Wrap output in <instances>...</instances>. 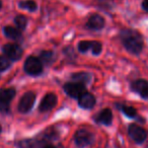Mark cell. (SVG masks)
Wrapping results in <instances>:
<instances>
[{
    "label": "cell",
    "instance_id": "cell-1",
    "mask_svg": "<svg viewBox=\"0 0 148 148\" xmlns=\"http://www.w3.org/2000/svg\"><path fill=\"white\" fill-rule=\"evenodd\" d=\"M120 40L129 53L135 55L141 53L143 49V38L138 31L133 29H123L120 32Z\"/></svg>",
    "mask_w": 148,
    "mask_h": 148
},
{
    "label": "cell",
    "instance_id": "cell-2",
    "mask_svg": "<svg viewBox=\"0 0 148 148\" xmlns=\"http://www.w3.org/2000/svg\"><path fill=\"white\" fill-rule=\"evenodd\" d=\"M15 89L4 88L0 90V113L6 114L10 111V103L15 97Z\"/></svg>",
    "mask_w": 148,
    "mask_h": 148
},
{
    "label": "cell",
    "instance_id": "cell-3",
    "mask_svg": "<svg viewBox=\"0 0 148 148\" xmlns=\"http://www.w3.org/2000/svg\"><path fill=\"white\" fill-rule=\"evenodd\" d=\"M43 63L40 58L29 56L25 62V71L32 76H38L43 72Z\"/></svg>",
    "mask_w": 148,
    "mask_h": 148
},
{
    "label": "cell",
    "instance_id": "cell-4",
    "mask_svg": "<svg viewBox=\"0 0 148 148\" xmlns=\"http://www.w3.org/2000/svg\"><path fill=\"white\" fill-rule=\"evenodd\" d=\"M93 141H95V135L85 129L78 130L74 135V142H75L76 146L80 148L89 146L93 143Z\"/></svg>",
    "mask_w": 148,
    "mask_h": 148
},
{
    "label": "cell",
    "instance_id": "cell-5",
    "mask_svg": "<svg viewBox=\"0 0 148 148\" xmlns=\"http://www.w3.org/2000/svg\"><path fill=\"white\" fill-rule=\"evenodd\" d=\"M36 93L34 91H27L25 95H23V97L21 99L18 103V106H17V109H18V112L23 114L29 113L32 109H33L34 105H35L36 101Z\"/></svg>",
    "mask_w": 148,
    "mask_h": 148
},
{
    "label": "cell",
    "instance_id": "cell-6",
    "mask_svg": "<svg viewBox=\"0 0 148 148\" xmlns=\"http://www.w3.org/2000/svg\"><path fill=\"white\" fill-rule=\"evenodd\" d=\"M2 51L10 61H16L23 57V50L18 44H6L2 47Z\"/></svg>",
    "mask_w": 148,
    "mask_h": 148
},
{
    "label": "cell",
    "instance_id": "cell-7",
    "mask_svg": "<svg viewBox=\"0 0 148 148\" xmlns=\"http://www.w3.org/2000/svg\"><path fill=\"white\" fill-rule=\"evenodd\" d=\"M64 91L66 95L73 99H78L85 91V84L81 82H67L64 84Z\"/></svg>",
    "mask_w": 148,
    "mask_h": 148
},
{
    "label": "cell",
    "instance_id": "cell-8",
    "mask_svg": "<svg viewBox=\"0 0 148 148\" xmlns=\"http://www.w3.org/2000/svg\"><path fill=\"white\" fill-rule=\"evenodd\" d=\"M128 133L136 143H143L147 138L146 130L137 124H130L129 128H128Z\"/></svg>",
    "mask_w": 148,
    "mask_h": 148
},
{
    "label": "cell",
    "instance_id": "cell-9",
    "mask_svg": "<svg viewBox=\"0 0 148 148\" xmlns=\"http://www.w3.org/2000/svg\"><path fill=\"white\" fill-rule=\"evenodd\" d=\"M105 18L101 15L95 13V14H91L89 16L85 27L88 29H91V31H99V29H103L105 27Z\"/></svg>",
    "mask_w": 148,
    "mask_h": 148
},
{
    "label": "cell",
    "instance_id": "cell-10",
    "mask_svg": "<svg viewBox=\"0 0 148 148\" xmlns=\"http://www.w3.org/2000/svg\"><path fill=\"white\" fill-rule=\"evenodd\" d=\"M57 103V97H56L55 93H47L45 97H43L41 103L39 106L40 112H48L50 110H52Z\"/></svg>",
    "mask_w": 148,
    "mask_h": 148
},
{
    "label": "cell",
    "instance_id": "cell-11",
    "mask_svg": "<svg viewBox=\"0 0 148 148\" xmlns=\"http://www.w3.org/2000/svg\"><path fill=\"white\" fill-rule=\"evenodd\" d=\"M131 88L143 99L148 97V81L144 79H137L131 84Z\"/></svg>",
    "mask_w": 148,
    "mask_h": 148
},
{
    "label": "cell",
    "instance_id": "cell-12",
    "mask_svg": "<svg viewBox=\"0 0 148 148\" xmlns=\"http://www.w3.org/2000/svg\"><path fill=\"white\" fill-rule=\"evenodd\" d=\"M78 105L80 106L82 109L89 110L92 109L95 105V97L90 92L84 91L80 97H78Z\"/></svg>",
    "mask_w": 148,
    "mask_h": 148
},
{
    "label": "cell",
    "instance_id": "cell-13",
    "mask_svg": "<svg viewBox=\"0 0 148 148\" xmlns=\"http://www.w3.org/2000/svg\"><path fill=\"white\" fill-rule=\"evenodd\" d=\"M21 146L23 148H56L54 145L49 143L48 141H44V140H25V141L21 142Z\"/></svg>",
    "mask_w": 148,
    "mask_h": 148
},
{
    "label": "cell",
    "instance_id": "cell-14",
    "mask_svg": "<svg viewBox=\"0 0 148 148\" xmlns=\"http://www.w3.org/2000/svg\"><path fill=\"white\" fill-rule=\"evenodd\" d=\"M95 121L99 124H103V125H111L112 121H113V113L110 109H103L99 115L95 118Z\"/></svg>",
    "mask_w": 148,
    "mask_h": 148
},
{
    "label": "cell",
    "instance_id": "cell-15",
    "mask_svg": "<svg viewBox=\"0 0 148 148\" xmlns=\"http://www.w3.org/2000/svg\"><path fill=\"white\" fill-rule=\"evenodd\" d=\"M3 33L7 38L11 40H19L21 38V31L17 27L6 25L3 27Z\"/></svg>",
    "mask_w": 148,
    "mask_h": 148
},
{
    "label": "cell",
    "instance_id": "cell-16",
    "mask_svg": "<svg viewBox=\"0 0 148 148\" xmlns=\"http://www.w3.org/2000/svg\"><path fill=\"white\" fill-rule=\"evenodd\" d=\"M19 8L25 9V10L29 11V12H34L38 9V4L34 0H21L17 3Z\"/></svg>",
    "mask_w": 148,
    "mask_h": 148
},
{
    "label": "cell",
    "instance_id": "cell-17",
    "mask_svg": "<svg viewBox=\"0 0 148 148\" xmlns=\"http://www.w3.org/2000/svg\"><path fill=\"white\" fill-rule=\"evenodd\" d=\"M90 75L86 72H78V73H74L72 75V79L76 82H81V83H88L90 81Z\"/></svg>",
    "mask_w": 148,
    "mask_h": 148
},
{
    "label": "cell",
    "instance_id": "cell-18",
    "mask_svg": "<svg viewBox=\"0 0 148 148\" xmlns=\"http://www.w3.org/2000/svg\"><path fill=\"white\" fill-rule=\"evenodd\" d=\"M14 23H15V25H16L17 29L23 31V29H25L27 25V18L23 14H18L14 17Z\"/></svg>",
    "mask_w": 148,
    "mask_h": 148
},
{
    "label": "cell",
    "instance_id": "cell-19",
    "mask_svg": "<svg viewBox=\"0 0 148 148\" xmlns=\"http://www.w3.org/2000/svg\"><path fill=\"white\" fill-rule=\"evenodd\" d=\"M40 60L42 61V63H45L47 65L51 64L54 60V54L52 51H43L40 54Z\"/></svg>",
    "mask_w": 148,
    "mask_h": 148
},
{
    "label": "cell",
    "instance_id": "cell-20",
    "mask_svg": "<svg viewBox=\"0 0 148 148\" xmlns=\"http://www.w3.org/2000/svg\"><path fill=\"white\" fill-rule=\"evenodd\" d=\"M11 65L10 59L7 58L5 55H0V71H5Z\"/></svg>",
    "mask_w": 148,
    "mask_h": 148
},
{
    "label": "cell",
    "instance_id": "cell-21",
    "mask_svg": "<svg viewBox=\"0 0 148 148\" xmlns=\"http://www.w3.org/2000/svg\"><path fill=\"white\" fill-rule=\"evenodd\" d=\"M121 110L123 111V113L129 118H135L136 115H137L136 110L134 109L133 107H130V106H122Z\"/></svg>",
    "mask_w": 148,
    "mask_h": 148
},
{
    "label": "cell",
    "instance_id": "cell-22",
    "mask_svg": "<svg viewBox=\"0 0 148 148\" xmlns=\"http://www.w3.org/2000/svg\"><path fill=\"white\" fill-rule=\"evenodd\" d=\"M103 49V46H101V42L97 41H91V51H92L93 55H99Z\"/></svg>",
    "mask_w": 148,
    "mask_h": 148
},
{
    "label": "cell",
    "instance_id": "cell-23",
    "mask_svg": "<svg viewBox=\"0 0 148 148\" xmlns=\"http://www.w3.org/2000/svg\"><path fill=\"white\" fill-rule=\"evenodd\" d=\"M91 49V41H82L78 44V50L81 53H85Z\"/></svg>",
    "mask_w": 148,
    "mask_h": 148
},
{
    "label": "cell",
    "instance_id": "cell-24",
    "mask_svg": "<svg viewBox=\"0 0 148 148\" xmlns=\"http://www.w3.org/2000/svg\"><path fill=\"white\" fill-rule=\"evenodd\" d=\"M141 6H142V8H143L144 10L148 12V0H143V1H142V3H141Z\"/></svg>",
    "mask_w": 148,
    "mask_h": 148
},
{
    "label": "cell",
    "instance_id": "cell-25",
    "mask_svg": "<svg viewBox=\"0 0 148 148\" xmlns=\"http://www.w3.org/2000/svg\"><path fill=\"white\" fill-rule=\"evenodd\" d=\"M2 8V0H0V9Z\"/></svg>",
    "mask_w": 148,
    "mask_h": 148
},
{
    "label": "cell",
    "instance_id": "cell-26",
    "mask_svg": "<svg viewBox=\"0 0 148 148\" xmlns=\"http://www.w3.org/2000/svg\"><path fill=\"white\" fill-rule=\"evenodd\" d=\"M1 131H2V127H1V125H0V133H1Z\"/></svg>",
    "mask_w": 148,
    "mask_h": 148
}]
</instances>
